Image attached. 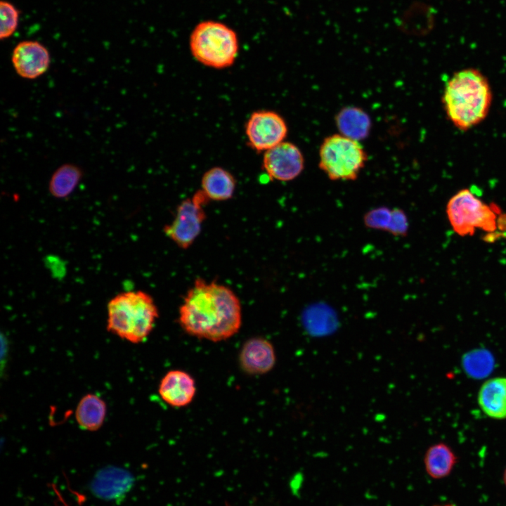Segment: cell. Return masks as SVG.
Returning <instances> with one entry per match:
<instances>
[{"mask_svg": "<svg viewBox=\"0 0 506 506\" xmlns=\"http://www.w3.org/2000/svg\"><path fill=\"white\" fill-rule=\"evenodd\" d=\"M241 303L228 287L197 278L179 310V322L188 335L217 342L235 335L242 325Z\"/></svg>", "mask_w": 506, "mask_h": 506, "instance_id": "6da1fadb", "label": "cell"}, {"mask_svg": "<svg viewBox=\"0 0 506 506\" xmlns=\"http://www.w3.org/2000/svg\"><path fill=\"white\" fill-rule=\"evenodd\" d=\"M492 98L488 79L471 67L455 72L448 80L442 103L450 122L457 129L467 131L487 117Z\"/></svg>", "mask_w": 506, "mask_h": 506, "instance_id": "7a4b0ae2", "label": "cell"}, {"mask_svg": "<svg viewBox=\"0 0 506 506\" xmlns=\"http://www.w3.org/2000/svg\"><path fill=\"white\" fill-rule=\"evenodd\" d=\"M107 330L133 344L143 342L159 316L153 297L141 290L117 294L108 302Z\"/></svg>", "mask_w": 506, "mask_h": 506, "instance_id": "3957f363", "label": "cell"}, {"mask_svg": "<svg viewBox=\"0 0 506 506\" xmlns=\"http://www.w3.org/2000/svg\"><path fill=\"white\" fill-rule=\"evenodd\" d=\"M189 46L198 63L219 70L233 65L239 52L235 30L222 22L212 20L196 25L190 33Z\"/></svg>", "mask_w": 506, "mask_h": 506, "instance_id": "277c9868", "label": "cell"}, {"mask_svg": "<svg viewBox=\"0 0 506 506\" xmlns=\"http://www.w3.org/2000/svg\"><path fill=\"white\" fill-rule=\"evenodd\" d=\"M368 159L367 153L358 141L336 134L322 142L318 165L331 181H354Z\"/></svg>", "mask_w": 506, "mask_h": 506, "instance_id": "5b68a950", "label": "cell"}, {"mask_svg": "<svg viewBox=\"0 0 506 506\" xmlns=\"http://www.w3.org/2000/svg\"><path fill=\"white\" fill-rule=\"evenodd\" d=\"M493 205L483 203L469 189H462L448 201L447 215L453 230L460 235H472L476 228L488 232L496 229V214Z\"/></svg>", "mask_w": 506, "mask_h": 506, "instance_id": "8992f818", "label": "cell"}, {"mask_svg": "<svg viewBox=\"0 0 506 506\" xmlns=\"http://www.w3.org/2000/svg\"><path fill=\"white\" fill-rule=\"evenodd\" d=\"M209 201L200 189L197 190L178 205L174 219L164 227V234L179 248L188 249L200 235Z\"/></svg>", "mask_w": 506, "mask_h": 506, "instance_id": "52a82bcc", "label": "cell"}, {"mask_svg": "<svg viewBox=\"0 0 506 506\" xmlns=\"http://www.w3.org/2000/svg\"><path fill=\"white\" fill-rule=\"evenodd\" d=\"M245 131L248 145L256 151L266 152L285 141L288 128L280 115L264 110L252 113Z\"/></svg>", "mask_w": 506, "mask_h": 506, "instance_id": "ba28073f", "label": "cell"}, {"mask_svg": "<svg viewBox=\"0 0 506 506\" xmlns=\"http://www.w3.org/2000/svg\"><path fill=\"white\" fill-rule=\"evenodd\" d=\"M262 167L271 179L290 181L303 171L304 157L296 145L283 141L264 152Z\"/></svg>", "mask_w": 506, "mask_h": 506, "instance_id": "9c48e42d", "label": "cell"}, {"mask_svg": "<svg viewBox=\"0 0 506 506\" xmlns=\"http://www.w3.org/2000/svg\"><path fill=\"white\" fill-rule=\"evenodd\" d=\"M135 479L128 469L117 466L99 469L90 481L89 490L98 499L122 501L134 485Z\"/></svg>", "mask_w": 506, "mask_h": 506, "instance_id": "30bf717a", "label": "cell"}, {"mask_svg": "<svg viewBox=\"0 0 506 506\" xmlns=\"http://www.w3.org/2000/svg\"><path fill=\"white\" fill-rule=\"evenodd\" d=\"M11 61L15 72L20 77L34 79L48 70L51 56L47 48L39 41L25 40L14 47Z\"/></svg>", "mask_w": 506, "mask_h": 506, "instance_id": "8fae6325", "label": "cell"}, {"mask_svg": "<svg viewBox=\"0 0 506 506\" xmlns=\"http://www.w3.org/2000/svg\"><path fill=\"white\" fill-rule=\"evenodd\" d=\"M240 366L250 375L270 372L276 363V354L272 343L261 337H252L242 346L238 356Z\"/></svg>", "mask_w": 506, "mask_h": 506, "instance_id": "7c38bea8", "label": "cell"}, {"mask_svg": "<svg viewBox=\"0 0 506 506\" xmlns=\"http://www.w3.org/2000/svg\"><path fill=\"white\" fill-rule=\"evenodd\" d=\"M161 398L168 405L181 408L190 404L196 393L195 382L187 372L168 371L162 378L158 388Z\"/></svg>", "mask_w": 506, "mask_h": 506, "instance_id": "4fadbf2b", "label": "cell"}, {"mask_svg": "<svg viewBox=\"0 0 506 506\" xmlns=\"http://www.w3.org/2000/svg\"><path fill=\"white\" fill-rule=\"evenodd\" d=\"M478 403L489 417L506 419V377L487 379L479 389Z\"/></svg>", "mask_w": 506, "mask_h": 506, "instance_id": "5bb4252c", "label": "cell"}, {"mask_svg": "<svg viewBox=\"0 0 506 506\" xmlns=\"http://www.w3.org/2000/svg\"><path fill=\"white\" fill-rule=\"evenodd\" d=\"M235 187L236 181L233 174L220 167L208 169L201 179L200 190L209 200L224 201L231 199Z\"/></svg>", "mask_w": 506, "mask_h": 506, "instance_id": "9a60e30c", "label": "cell"}, {"mask_svg": "<svg viewBox=\"0 0 506 506\" xmlns=\"http://www.w3.org/2000/svg\"><path fill=\"white\" fill-rule=\"evenodd\" d=\"M335 123L340 134L358 141L365 138L371 129L369 115L355 106L342 108L335 116Z\"/></svg>", "mask_w": 506, "mask_h": 506, "instance_id": "2e32d148", "label": "cell"}, {"mask_svg": "<svg viewBox=\"0 0 506 506\" xmlns=\"http://www.w3.org/2000/svg\"><path fill=\"white\" fill-rule=\"evenodd\" d=\"M106 412V403L101 398L94 394H87L77 406L75 419L80 428L95 432L103 424Z\"/></svg>", "mask_w": 506, "mask_h": 506, "instance_id": "e0dca14e", "label": "cell"}, {"mask_svg": "<svg viewBox=\"0 0 506 506\" xmlns=\"http://www.w3.org/2000/svg\"><path fill=\"white\" fill-rule=\"evenodd\" d=\"M456 462L455 454L450 446L444 443L432 445L424 456L426 472L434 479H441L448 476Z\"/></svg>", "mask_w": 506, "mask_h": 506, "instance_id": "ac0fdd59", "label": "cell"}, {"mask_svg": "<svg viewBox=\"0 0 506 506\" xmlns=\"http://www.w3.org/2000/svg\"><path fill=\"white\" fill-rule=\"evenodd\" d=\"M83 171L77 165L65 163L58 167L51 176L48 191L55 198L69 197L82 179Z\"/></svg>", "mask_w": 506, "mask_h": 506, "instance_id": "d6986e66", "label": "cell"}, {"mask_svg": "<svg viewBox=\"0 0 506 506\" xmlns=\"http://www.w3.org/2000/svg\"><path fill=\"white\" fill-rule=\"evenodd\" d=\"M495 365L492 353L486 349H475L466 353L462 358V366L465 373L474 379H482L489 375Z\"/></svg>", "mask_w": 506, "mask_h": 506, "instance_id": "ffe728a7", "label": "cell"}, {"mask_svg": "<svg viewBox=\"0 0 506 506\" xmlns=\"http://www.w3.org/2000/svg\"><path fill=\"white\" fill-rule=\"evenodd\" d=\"M20 11L11 2H0V39L11 37L17 30L19 24Z\"/></svg>", "mask_w": 506, "mask_h": 506, "instance_id": "44dd1931", "label": "cell"}, {"mask_svg": "<svg viewBox=\"0 0 506 506\" xmlns=\"http://www.w3.org/2000/svg\"><path fill=\"white\" fill-rule=\"evenodd\" d=\"M391 211L388 207L380 206L368 210L363 217L365 227L387 232L391 219Z\"/></svg>", "mask_w": 506, "mask_h": 506, "instance_id": "7402d4cb", "label": "cell"}, {"mask_svg": "<svg viewBox=\"0 0 506 506\" xmlns=\"http://www.w3.org/2000/svg\"><path fill=\"white\" fill-rule=\"evenodd\" d=\"M408 230V218L404 210L398 207L393 208L387 232L396 237H406Z\"/></svg>", "mask_w": 506, "mask_h": 506, "instance_id": "603a6c76", "label": "cell"}, {"mask_svg": "<svg viewBox=\"0 0 506 506\" xmlns=\"http://www.w3.org/2000/svg\"><path fill=\"white\" fill-rule=\"evenodd\" d=\"M497 224L501 231L506 230V214H502L500 216L498 221H497Z\"/></svg>", "mask_w": 506, "mask_h": 506, "instance_id": "cb8c5ba5", "label": "cell"}, {"mask_svg": "<svg viewBox=\"0 0 506 506\" xmlns=\"http://www.w3.org/2000/svg\"><path fill=\"white\" fill-rule=\"evenodd\" d=\"M503 479H504L505 484L506 485V469H505L504 474H503Z\"/></svg>", "mask_w": 506, "mask_h": 506, "instance_id": "d4e9b609", "label": "cell"}, {"mask_svg": "<svg viewBox=\"0 0 506 506\" xmlns=\"http://www.w3.org/2000/svg\"><path fill=\"white\" fill-rule=\"evenodd\" d=\"M436 506H453V505H436Z\"/></svg>", "mask_w": 506, "mask_h": 506, "instance_id": "484cf974", "label": "cell"}]
</instances>
